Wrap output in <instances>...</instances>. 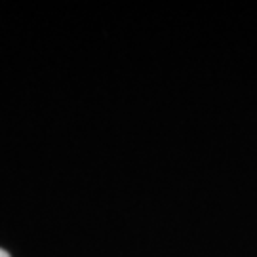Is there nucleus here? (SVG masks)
Wrapping results in <instances>:
<instances>
[{
    "label": "nucleus",
    "instance_id": "f257e3e1",
    "mask_svg": "<svg viewBox=\"0 0 257 257\" xmlns=\"http://www.w3.org/2000/svg\"><path fill=\"white\" fill-rule=\"evenodd\" d=\"M0 257H10V253L6 249H0Z\"/></svg>",
    "mask_w": 257,
    "mask_h": 257
}]
</instances>
